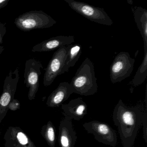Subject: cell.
<instances>
[{
	"label": "cell",
	"mask_w": 147,
	"mask_h": 147,
	"mask_svg": "<svg viewBox=\"0 0 147 147\" xmlns=\"http://www.w3.org/2000/svg\"><path fill=\"white\" fill-rule=\"evenodd\" d=\"M144 112L138 107H129L119 99L114 107L113 119L117 127L123 147H132L143 121Z\"/></svg>",
	"instance_id": "cell-1"
},
{
	"label": "cell",
	"mask_w": 147,
	"mask_h": 147,
	"mask_svg": "<svg viewBox=\"0 0 147 147\" xmlns=\"http://www.w3.org/2000/svg\"><path fill=\"white\" fill-rule=\"evenodd\" d=\"M70 85L74 93L82 96L93 95L98 91L94 67L89 58H86L72 79Z\"/></svg>",
	"instance_id": "cell-2"
},
{
	"label": "cell",
	"mask_w": 147,
	"mask_h": 147,
	"mask_svg": "<svg viewBox=\"0 0 147 147\" xmlns=\"http://www.w3.org/2000/svg\"><path fill=\"white\" fill-rule=\"evenodd\" d=\"M56 23L52 17L42 11H30L20 15L14 20L17 28L24 32L50 28Z\"/></svg>",
	"instance_id": "cell-3"
},
{
	"label": "cell",
	"mask_w": 147,
	"mask_h": 147,
	"mask_svg": "<svg viewBox=\"0 0 147 147\" xmlns=\"http://www.w3.org/2000/svg\"><path fill=\"white\" fill-rule=\"evenodd\" d=\"M64 1L71 9L90 21L108 26L113 24V21L103 8L75 0Z\"/></svg>",
	"instance_id": "cell-4"
},
{
	"label": "cell",
	"mask_w": 147,
	"mask_h": 147,
	"mask_svg": "<svg viewBox=\"0 0 147 147\" xmlns=\"http://www.w3.org/2000/svg\"><path fill=\"white\" fill-rule=\"evenodd\" d=\"M135 61L128 52L121 51L117 54L110 67V79L112 83L120 82L129 77L134 69Z\"/></svg>",
	"instance_id": "cell-5"
},
{
	"label": "cell",
	"mask_w": 147,
	"mask_h": 147,
	"mask_svg": "<svg viewBox=\"0 0 147 147\" xmlns=\"http://www.w3.org/2000/svg\"><path fill=\"white\" fill-rule=\"evenodd\" d=\"M82 125L88 133L93 134L95 140L99 142L113 147L117 146V133L115 130L107 124L93 120L85 123Z\"/></svg>",
	"instance_id": "cell-6"
},
{
	"label": "cell",
	"mask_w": 147,
	"mask_h": 147,
	"mask_svg": "<svg viewBox=\"0 0 147 147\" xmlns=\"http://www.w3.org/2000/svg\"><path fill=\"white\" fill-rule=\"evenodd\" d=\"M70 46L61 47L53 54L45 69L43 79L45 86H50L57 76L64 74L63 68Z\"/></svg>",
	"instance_id": "cell-7"
},
{
	"label": "cell",
	"mask_w": 147,
	"mask_h": 147,
	"mask_svg": "<svg viewBox=\"0 0 147 147\" xmlns=\"http://www.w3.org/2000/svg\"><path fill=\"white\" fill-rule=\"evenodd\" d=\"M19 69L18 67L13 72L10 70L4 81L3 92L0 96V123L6 115L9 104L14 99L20 80Z\"/></svg>",
	"instance_id": "cell-8"
},
{
	"label": "cell",
	"mask_w": 147,
	"mask_h": 147,
	"mask_svg": "<svg viewBox=\"0 0 147 147\" xmlns=\"http://www.w3.org/2000/svg\"><path fill=\"white\" fill-rule=\"evenodd\" d=\"M43 68L42 63L35 59L30 58L26 62L25 67L24 83L29 88L28 98L34 99L39 86V77Z\"/></svg>",
	"instance_id": "cell-9"
},
{
	"label": "cell",
	"mask_w": 147,
	"mask_h": 147,
	"mask_svg": "<svg viewBox=\"0 0 147 147\" xmlns=\"http://www.w3.org/2000/svg\"><path fill=\"white\" fill-rule=\"evenodd\" d=\"M4 139L5 147H36L19 127H9L4 136Z\"/></svg>",
	"instance_id": "cell-10"
},
{
	"label": "cell",
	"mask_w": 147,
	"mask_h": 147,
	"mask_svg": "<svg viewBox=\"0 0 147 147\" xmlns=\"http://www.w3.org/2000/svg\"><path fill=\"white\" fill-rule=\"evenodd\" d=\"M72 119L69 117H64L60 122L58 136L60 147H74L75 145L77 137Z\"/></svg>",
	"instance_id": "cell-11"
},
{
	"label": "cell",
	"mask_w": 147,
	"mask_h": 147,
	"mask_svg": "<svg viewBox=\"0 0 147 147\" xmlns=\"http://www.w3.org/2000/svg\"><path fill=\"white\" fill-rule=\"evenodd\" d=\"M74 42L75 38L74 36H57L36 45L32 48V51L49 52L63 46L70 45Z\"/></svg>",
	"instance_id": "cell-12"
},
{
	"label": "cell",
	"mask_w": 147,
	"mask_h": 147,
	"mask_svg": "<svg viewBox=\"0 0 147 147\" xmlns=\"http://www.w3.org/2000/svg\"><path fill=\"white\" fill-rule=\"evenodd\" d=\"M61 109L64 117L76 120L82 119L87 114V105L82 98L71 100L68 104H62Z\"/></svg>",
	"instance_id": "cell-13"
},
{
	"label": "cell",
	"mask_w": 147,
	"mask_h": 147,
	"mask_svg": "<svg viewBox=\"0 0 147 147\" xmlns=\"http://www.w3.org/2000/svg\"><path fill=\"white\" fill-rule=\"evenodd\" d=\"M74 93V90L70 83L61 82L48 97L46 104L49 107H58L68 99L70 95Z\"/></svg>",
	"instance_id": "cell-14"
},
{
	"label": "cell",
	"mask_w": 147,
	"mask_h": 147,
	"mask_svg": "<svg viewBox=\"0 0 147 147\" xmlns=\"http://www.w3.org/2000/svg\"><path fill=\"white\" fill-rule=\"evenodd\" d=\"M134 20L143 39L144 49H147V10L141 7L132 8Z\"/></svg>",
	"instance_id": "cell-15"
},
{
	"label": "cell",
	"mask_w": 147,
	"mask_h": 147,
	"mask_svg": "<svg viewBox=\"0 0 147 147\" xmlns=\"http://www.w3.org/2000/svg\"><path fill=\"white\" fill-rule=\"evenodd\" d=\"M82 47L79 44L70 45L63 68V73L68 72L71 67L75 66L82 54Z\"/></svg>",
	"instance_id": "cell-16"
},
{
	"label": "cell",
	"mask_w": 147,
	"mask_h": 147,
	"mask_svg": "<svg viewBox=\"0 0 147 147\" xmlns=\"http://www.w3.org/2000/svg\"><path fill=\"white\" fill-rule=\"evenodd\" d=\"M147 76V50H144L143 60L137 71L131 83L134 86L142 84Z\"/></svg>",
	"instance_id": "cell-17"
},
{
	"label": "cell",
	"mask_w": 147,
	"mask_h": 147,
	"mask_svg": "<svg viewBox=\"0 0 147 147\" xmlns=\"http://www.w3.org/2000/svg\"><path fill=\"white\" fill-rule=\"evenodd\" d=\"M42 134L50 147H55L56 142L55 130L51 121H49L42 129Z\"/></svg>",
	"instance_id": "cell-18"
},
{
	"label": "cell",
	"mask_w": 147,
	"mask_h": 147,
	"mask_svg": "<svg viewBox=\"0 0 147 147\" xmlns=\"http://www.w3.org/2000/svg\"><path fill=\"white\" fill-rule=\"evenodd\" d=\"M7 32L6 24L0 22V44L3 43V38Z\"/></svg>",
	"instance_id": "cell-19"
},
{
	"label": "cell",
	"mask_w": 147,
	"mask_h": 147,
	"mask_svg": "<svg viewBox=\"0 0 147 147\" xmlns=\"http://www.w3.org/2000/svg\"><path fill=\"white\" fill-rule=\"evenodd\" d=\"M147 112H144V117L143 121L142 123L144 125V137L145 142H147Z\"/></svg>",
	"instance_id": "cell-20"
},
{
	"label": "cell",
	"mask_w": 147,
	"mask_h": 147,
	"mask_svg": "<svg viewBox=\"0 0 147 147\" xmlns=\"http://www.w3.org/2000/svg\"><path fill=\"white\" fill-rule=\"evenodd\" d=\"M9 2V0H0V9L6 6Z\"/></svg>",
	"instance_id": "cell-21"
},
{
	"label": "cell",
	"mask_w": 147,
	"mask_h": 147,
	"mask_svg": "<svg viewBox=\"0 0 147 147\" xmlns=\"http://www.w3.org/2000/svg\"><path fill=\"white\" fill-rule=\"evenodd\" d=\"M4 50H5V48L4 46H0V55L2 54Z\"/></svg>",
	"instance_id": "cell-22"
}]
</instances>
